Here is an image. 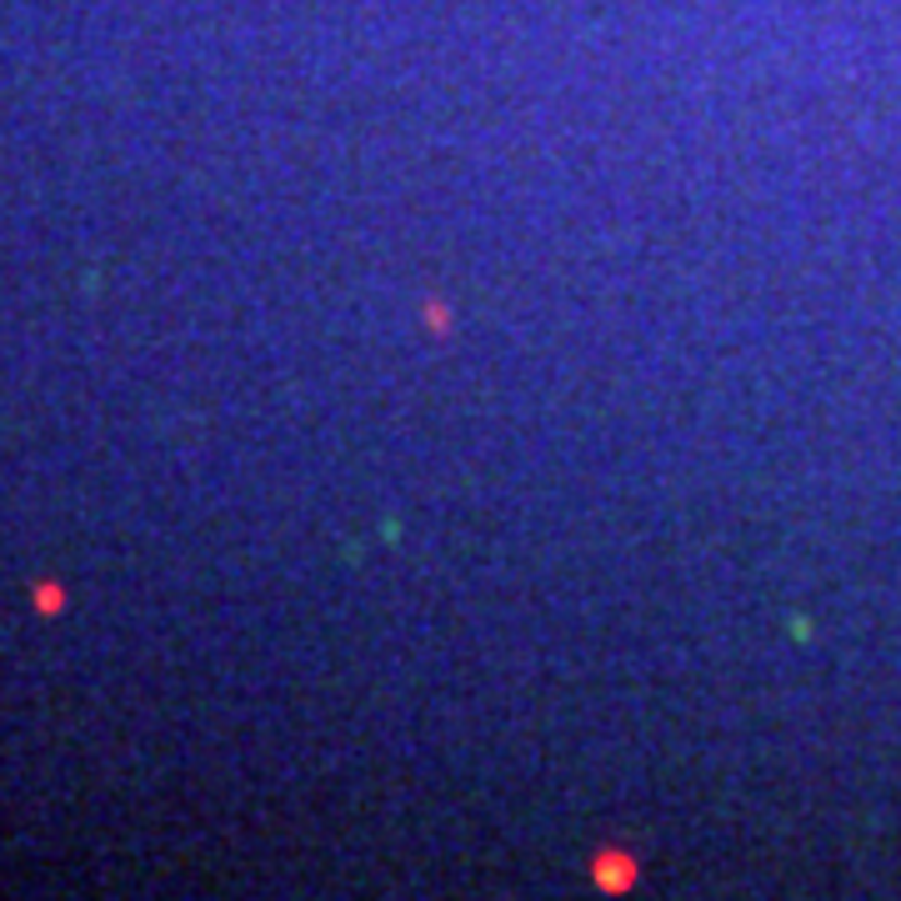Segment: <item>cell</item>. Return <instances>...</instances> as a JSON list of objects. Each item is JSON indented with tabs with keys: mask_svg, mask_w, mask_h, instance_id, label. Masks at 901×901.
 <instances>
[{
	"mask_svg": "<svg viewBox=\"0 0 901 901\" xmlns=\"http://www.w3.org/2000/svg\"><path fill=\"white\" fill-rule=\"evenodd\" d=\"M592 881L601 891H631L641 881V866L631 852H621V846H606V852L592 856Z\"/></svg>",
	"mask_w": 901,
	"mask_h": 901,
	"instance_id": "6da1fadb",
	"label": "cell"
},
{
	"mask_svg": "<svg viewBox=\"0 0 901 901\" xmlns=\"http://www.w3.org/2000/svg\"><path fill=\"white\" fill-rule=\"evenodd\" d=\"M421 326H426L431 336H450L456 331V311H450L446 301L431 296V301H421Z\"/></svg>",
	"mask_w": 901,
	"mask_h": 901,
	"instance_id": "7a4b0ae2",
	"label": "cell"
},
{
	"mask_svg": "<svg viewBox=\"0 0 901 901\" xmlns=\"http://www.w3.org/2000/svg\"><path fill=\"white\" fill-rule=\"evenodd\" d=\"M36 606H40V611H60V606H66V592H60L56 582L36 586Z\"/></svg>",
	"mask_w": 901,
	"mask_h": 901,
	"instance_id": "3957f363",
	"label": "cell"
}]
</instances>
